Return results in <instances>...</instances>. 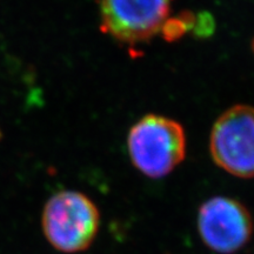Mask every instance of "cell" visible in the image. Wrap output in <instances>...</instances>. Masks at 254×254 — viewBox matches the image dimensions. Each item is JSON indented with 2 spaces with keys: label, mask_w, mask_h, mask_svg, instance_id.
Returning <instances> with one entry per match:
<instances>
[{
  "label": "cell",
  "mask_w": 254,
  "mask_h": 254,
  "mask_svg": "<svg viewBox=\"0 0 254 254\" xmlns=\"http://www.w3.org/2000/svg\"><path fill=\"white\" fill-rule=\"evenodd\" d=\"M209 152L219 167L232 176L254 177V107L234 105L214 123Z\"/></svg>",
  "instance_id": "3957f363"
},
{
  "label": "cell",
  "mask_w": 254,
  "mask_h": 254,
  "mask_svg": "<svg viewBox=\"0 0 254 254\" xmlns=\"http://www.w3.org/2000/svg\"><path fill=\"white\" fill-rule=\"evenodd\" d=\"M172 0H100V21L105 33L124 44L146 43L168 19Z\"/></svg>",
  "instance_id": "5b68a950"
},
{
  "label": "cell",
  "mask_w": 254,
  "mask_h": 254,
  "mask_svg": "<svg viewBox=\"0 0 254 254\" xmlns=\"http://www.w3.org/2000/svg\"><path fill=\"white\" fill-rule=\"evenodd\" d=\"M127 148L135 168L146 177L159 179L185 159V131L176 120L147 114L129 129Z\"/></svg>",
  "instance_id": "6da1fadb"
},
{
  "label": "cell",
  "mask_w": 254,
  "mask_h": 254,
  "mask_svg": "<svg viewBox=\"0 0 254 254\" xmlns=\"http://www.w3.org/2000/svg\"><path fill=\"white\" fill-rule=\"evenodd\" d=\"M193 31L196 36L207 37L214 31V20L213 17L207 12H201L195 15L194 25H193Z\"/></svg>",
  "instance_id": "52a82bcc"
},
{
  "label": "cell",
  "mask_w": 254,
  "mask_h": 254,
  "mask_svg": "<svg viewBox=\"0 0 254 254\" xmlns=\"http://www.w3.org/2000/svg\"><path fill=\"white\" fill-rule=\"evenodd\" d=\"M253 219L239 200L213 196L200 206L198 232L212 252L234 254L245 247L253 236Z\"/></svg>",
  "instance_id": "277c9868"
},
{
  "label": "cell",
  "mask_w": 254,
  "mask_h": 254,
  "mask_svg": "<svg viewBox=\"0 0 254 254\" xmlns=\"http://www.w3.org/2000/svg\"><path fill=\"white\" fill-rule=\"evenodd\" d=\"M252 49H253V52H254V39H253V43H252Z\"/></svg>",
  "instance_id": "ba28073f"
},
{
  "label": "cell",
  "mask_w": 254,
  "mask_h": 254,
  "mask_svg": "<svg viewBox=\"0 0 254 254\" xmlns=\"http://www.w3.org/2000/svg\"><path fill=\"white\" fill-rule=\"evenodd\" d=\"M195 15L190 12H183L182 14L174 18H168L161 27L160 33L167 41L180 39L187 31L192 30L194 25Z\"/></svg>",
  "instance_id": "8992f818"
},
{
  "label": "cell",
  "mask_w": 254,
  "mask_h": 254,
  "mask_svg": "<svg viewBox=\"0 0 254 254\" xmlns=\"http://www.w3.org/2000/svg\"><path fill=\"white\" fill-rule=\"evenodd\" d=\"M41 225L51 246L62 253H79L86 251L97 237L100 213L87 195L62 190L46 202Z\"/></svg>",
  "instance_id": "7a4b0ae2"
}]
</instances>
